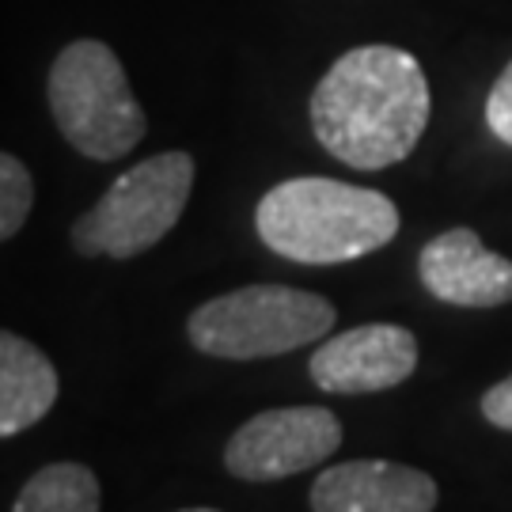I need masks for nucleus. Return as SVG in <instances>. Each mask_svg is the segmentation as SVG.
<instances>
[{
    "instance_id": "2",
    "label": "nucleus",
    "mask_w": 512,
    "mask_h": 512,
    "mask_svg": "<svg viewBox=\"0 0 512 512\" xmlns=\"http://www.w3.org/2000/svg\"><path fill=\"white\" fill-rule=\"evenodd\" d=\"M258 239L289 262L338 266L399 236V205L380 190L323 175L285 179L255 209Z\"/></svg>"
},
{
    "instance_id": "8",
    "label": "nucleus",
    "mask_w": 512,
    "mask_h": 512,
    "mask_svg": "<svg viewBox=\"0 0 512 512\" xmlns=\"http://www.w3.org/2000/svg\"><path fill=\"white\" fill-rule=\"evenodd\" d=\"M418 277L429 296L452 308H501L512 300V262L490 251L471 228L429 239L418 255Z\"/></svg>"
},
{
    "instance_id": "10",
    "label": "nucleus",
    "mask_w": 512,
    "mask_h": 512,
    "mask_svg": "<svg viewBox=\"0 0 512 512\" xmlns=\"http://www.w3.org/2000/svg\"><path fill=\"white\" fill-rule=\"evenodd\" d=\"M57 403L54 361L12 330L0 334V437L27 433Z\"/></svg>"
},
{
    "instance_id": "15",
    "label": "nucleus",
    "mask_w": 512,
    "mask_h": 512,
    "mask_svg": "<svg viewBox=\"0 0 512 512\" xmlns=\"http://www.w3.org/2000/svg\"><path fill=\"white\" fill-rule=\"evenodd\" d=\"M183 512H217V509H183Z\"/></svg>"
},
{
    "instance_id": "11",
    "label": "nucleus",
    "mask_w": 512,
    "mask_h": 512,
    "mask_svg": "<svg viewBox=\"0 0 512 512\" xmlns=\"http://www.w3.org/2000/svg\"><path fill=\"white\" fill-rule=\"evenodd\" d=\"M103 490L84 463H46L23 482L12 512H99Z\"/></svg>"
},
{
    "instance_id": "4",
    "label": "nucleus",
    "mask_w": 512,
    "mask_h": 512,
    "mask_svg": "<svg viewBox=\"0 0 512 512\" xmlns=\"http://www.w3.org/2000/svg\"><path fill=\"white\" fill-rule=\"evenodd\" d=\"M334 319L338 311L327 296L293 285H247L198 304L186 334L194 349L220 361H262L327 338Z\"/></svg>"
},
{
    "instance_id": "1",
    "label": "nucleus",
    "mask_w": 512,
    "mask_h": 512,
    "mask_svg": "<svg viewBox=\"0 0 512 512\" xmlns=\"http://www.w3.org/2000/svg\"><path fill=\"white\" fill-rule=\"evenodd\" d=\"M429 126V80L395 46H357L311 92V129L334 160L384 171L418 148Z\"/></svg>"
},
{
    "instance_id": "7",
    "label": "nucleus",
    "mask_w": 512,
    "mask_h": 512,
    "mask_svg": "<svg viewBox=\"0 0 512 512\" xmlns=\"http://www.w3.org/2000/svg\"><path fill=\"white\" fill-rule=\"evenodd\" d=\"M418 368V338L399 323H365L311 353L308 372L327 395H376L406 384Z\"/></svg>"
},
{
    "instance_id": "9",
    "label": "nucleus",
    "mask_w": 512,
    "mask_h": 512,
    "mask_svg": "<svg viewBox=\"0 0 512 512\" xmlns=\"http://www.w3.org/2000/svg\"><path fill=\"white\" fill-rule=\"evenodd\" d=\"M437 482L391 459L334 463L311 482V512H433Z\"/></svg>"
},
{
    "instance_id": "5",
    "label": "nucleus",
    "mask_w": 512,
    "mask_h": 512,
    "mask_svg": "<svg viewBox=\"0 0 512 512\" xmlns=\"http://www.w3.org/2000/svg\"><path fill=\"white\" fill-rule=\"evenodd\" d=\"M194 190V156L160 152L118 175L114 186L73 224L76 255L137 258L179 224Z\"/></svg>"
},
{
    "instance_id": "13",
    "label": "nucleus",
    "mask_w": 512,
    "mask_h": 512,
    "mask_svg": "<svg viewBox=\"0 0 512 512\" xmlns=\"http://www.w3.org/2000/svg\"><path fill=\"white\" fill-rule=\"evenodd\" d=\"M486 126L494 129L497 141H505L512 148V61L494 80V92L486 99Z\"/></svg>"
},
{
    "instance_id": "6",
    "label": "nucleus",
    "mask_w": 512,
    "mask_h": 512,
    "mask_svg": "<svg viewBox=\"0 0 512 512\" xmlns=\"http://www.w3.org/2000/svg\"><path fill=\"white\" fill-rule=\"evenodd\" d=\"M342 448V421L327 406H277L243 421L224 444V467L239 482H277L327 463Z\"/></svg>"
},
{
    "instance_id": "14",
    "label": "nucleus",
    "mask_w": 512,
    "mask_h": 512,
    "mask_svg": "<svg viewBox=\"0 0 512 512\" xmlns=\"http://www.w3.org/2000/svg\"><path fill=\"white\" fill-rule=\"evenodd\" d=\"M482 418L490 421L494 429L512 433V376H505L501 384H494L482 395Z\"/></svg>"
},
{
    "instance_id": "12",
    "label": "nucleus",
    "mask_w": 512,
    "mask_h": 512,
    "mask_svg": "<svg viewBox=\"0 0 512 512\" xmlns=\"http://www.w3.org/2000/svg\"><path fill=\"white\" fill-rule=\"evenodd\" d=\"M35 205V179L23 160L12 152L0 156V239H16V232L31 217Z\"/></svg>"
},
{
    "instance_id": "3",
    "label": "nucleus",
    "mask_w": 512,
    "mask_h": 512,
    "mask_svg": "<svg viewBox=\"0 0 512 512\" xmlns=\"http://www.w3.org/2000/svg\"><path fill=\"white\" fill-rule=\"evenodd\" d=\"M50 110L61 137L88 160H122L145 141V110L107 42L80 38L50 69Z\"/></svg>"
}]
</instances>
